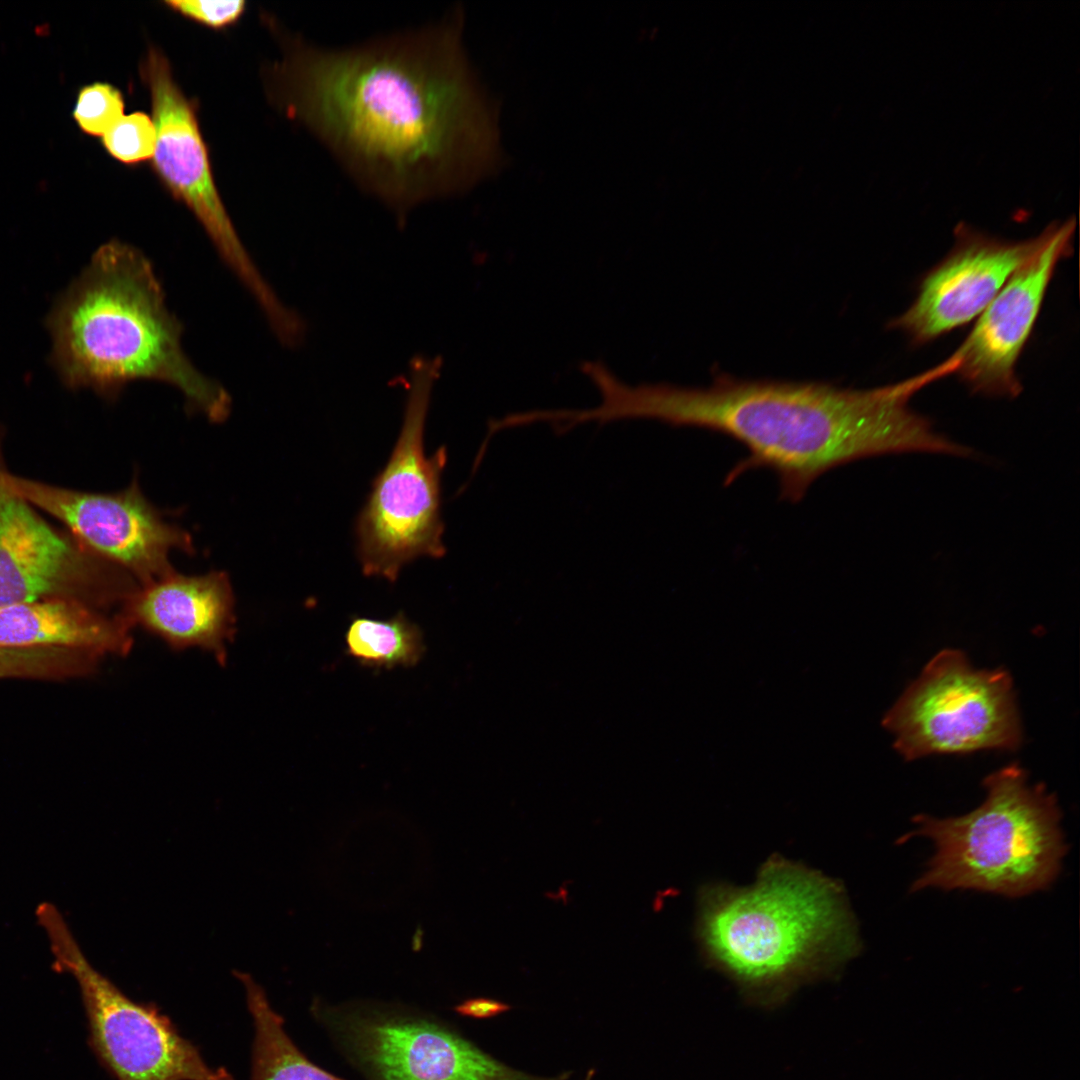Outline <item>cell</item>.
Masks as SVG:
<instances>
[{
  "label": "cell",
  "mask_w": 1080,
  "mask_h": 1080,
  "mask_svg": "<svg viewBox=\"0 0 1080 1080\" xmlns=\"http://www.w3.org/2000/svg\"><path fill=\"white\" fill-rule=\"evenodd\" d=\"M464 13L346 48L296 36L271 96L400 226L426 201L464 194L505 163L499 108L463 44Z\"/></svg>",
  "instance_id": "6da1fadb"
},
{
  "label": "cell",
  "mask_w": 1080,
  "mask_h": 1080,
  "mask_svg": "<svg viewBox=\"0 0 1080 1080\" xmlns=\"http://www.w3.org/2000/svg\"><path fill=\"white\" fill-rule=\"evenodd\" d=\"M934 381L930 371L872 389L827 383L747 381L727 376L705 388L641 383L629 388L632 419L709 429L748 450L725 478L755 468L776 473L780 496L797 502L827 471L883 454L931 452L963 456L965 448L932 428L909 399Z\"/></svg>",
  "instance_id": "7a4b0ae2"
},
{
  "label": "cell",
  "mask_w": 1080,
  "mask_h": 1080,
  "mask_svg": "<svg viewBox=\"0 0 1080 1080\" xmlns=\"http://www.w3.org/2000/svg\"><path fill=\"white\" fill-rule=\"evenodd\" d=\"M695 929L705 961L768 1007L838 974L861 949L841 882L778 854L749 886L701 887Z\"/></svg>",
  "instance_id": "3957f363"
},
{
  "label": "cell",
  "mask_w": 1080,
  "mask_h": 1080,
  "mask_svg": "<svg viewBox=\"0 0 1080 1080\" xmlns=\"http://www.w3.org/2000/svg\"><path fill=\"white\" fill-rule=\"evenodd\" d=\"M53 360L72 387L117 395L129 382L176 387L212 422L230 414L231 397L185 354L182 326L166 305L150 260L119 240L100 246L49 319Z\"/></svg>",
  "instance_id": "277c9868"
},
{
  "label": "cell",
  "mask_w": 1080,
  "mask_h": 1080,
  "mask_svg": "<svg viewBox=\"0 0 1080 1080\" xmlns=\"http://www.w3.org/2000/svg\"><path fill=\"white\" fill-rule=\"evenodd\" d=\"M985 801L960 817L918 816L914 834L935 853L913 890L966 888L1022 896L1046 888L1059 872L1065 844L1057 801L1028 785L1016 763L984 779Z\"/></svg>",
  "instance_id": "5b68a950"
},
{
  "label": "cell",
  "mask_w": 1080,
  "mask_h": 1080,
  "mask_svg": "<svg viewBox=\"0 0 1080 1080\" xmlns=\"http://www.w3.org/2000/svg\"><path fill=\"white\" fill-rule=\"evenodd\" d=\"M439 356L409 363L404 419L397 442L356 522L357 553L366 576L394 582L413 560L446 553L442 541L441 474L447 450L426 456L424 430Z\"/></svg>",
  "instance_id": "8992f818"
},
{
  "label": "cell",
  "mask_w": 1080,
  "mask_h": 1080,
  "mask_svg": "<svg viewBox=\"0 0 1080 1080\" xmlns=\"http://www.w3.org/2000/svg\"><path fill=\"white\" fill-rule=\"evenodd\" d=\"M905 760L984 749L1014 751L1023 733L1010 673L977 670L959 650L935 655L886 713Z\"/></svg>",
  "instance_id": "52a82bcc"
},
{
  "label": "cell",
  "mask_w": 1080,
  "mask_h": 1080,
  "mask_svg": "<svg viewBox=\"0 0 1080 1080\" xmlns=\"http://www.w3.org/2000/svg\"><path fill=\"white\" fill-rule=\"evenodd\" d=\"M57 970L80 988L89 1045L116 1080H234L225 1067L212 1068L198 1047L153 1004L127 997L86 959L60 912L50 903L37 909Z\"/></svg>",
  "instance_id": "ba28073f"
},
{
  "label": "cell",
  "mask_w": 1080,
  "mask_h": 1080,
  "mask_svg": "<svg viewBox=\"0 0 1080 1080\" xmlns=\"http://www.w3.org/2000/svg\"><path fill=\"white\" fill-rule=\"evenodd\" d=\"M140 74L151 97L156 145L152 167L169 193L202 225L219 255L258 302L270 324L283 322L288 308L263 278L242 244L213 179L197 105L175 81L167 57L150 48Z\"/></svg>",
  "instance_id": "9c48e42d"
},
{
  "label": "cell",
  "mask_w": 1080,
  "mask_h": 1080,
  "mask_svg": "<svg viewBox=\"0 0 1080 1080\" xmlns=\"http://www.w3.org/2000/svg\"><path fill=\"white\" fill-rule=\"evenodd\" d=\"M0 487L63 522L90 550L117 564L142 585L174 569L172 550L192 553L190 535L166 522L136 481L99 494L54 487L0 470Z\"/></svg>",
  "instance_id": "30bf717a"
},
{
  "label": "cell",
  "mask_w": 1080,
  "mask_h": 1080,
  "mask_svg": "<svg viewBox=\"0 0 1080 1080\" xmlns=\"http://www.w3.org/2000/svg\"><path fill=\"white\" fill-rule=\"evenodd\" d=\"M134 588L130 575L102 568L0 487V608L65 599L101 610L121 604Z\"/></svg>",
  "instance_id": "8fae6325"
},
{
  "label": "cell",
  "mask_w": 1080,
  "mask_h": 1080,
  "mask_svg": "<svg viewBox=\"0 0 1080 1080\" xmlns=\"http://www.w3.org/2000/svg\"><path fill=\"white\" fill-rule=\"evenodd\" d=\"M1074 222L1045 231L1040 249L1006 282L953 355L951 373L974 392L1014 398L1022 390L1017 360L1027 343L1058 262L1071 253Z\"/></svg>",
  "instance_id": "7c38bea8"
},
{
  "label": "cell",
  "mask_w": 1080,
  "mask_h": 1080,
  "mask_svg": "<svg viewBox=\"0 0 1080 1080\" xmlns=\"http://www.w3.org/2000/svg\"><path fill=\"white\" fill-rule=\"evenodd\" d=\"M1044 239L1045 232L1008 242L959 228L949 254L926 274L916 299L891 326L923 344L972 321Z\"/></svg>",
  "instance_id": "4fadbf2b"
},
{
  "label": "cell",
  "mask_w": 1080,
  "mask_h": 1080,
  "mask_svg": "<svg viewBox=\"0 0 1080 1080\" xmlns=\"http://www.w3.org/2000/svg\"><path fill=\"white\" fill-rule=\"evenodd\" d=\"M118 614L131 630L140 627L174 650H205L219 664L226 663L236 631L232 586L220 571L195 576L172 571L138 585Z\"/></svg>",
  "instance_id": "5bb4252c"
},
{
  "label": "cell",
  "mask_w": 1080,
  "mask_h": 1080,
  "mask_svg": "<svg viewBox=\"0 0 1080 1080\" xmlns=\"http://www.w3.org/2000/svg\"><path fill=\"white\" fill-rule=\"evenodd\" d=\"M361 1055L382 1080H566L515 1070L467 1040L422 1021L383 1020L360 1025Z\"/></svg>",
  "instance_id": "9a60e30c"
},
{
  "label": "cell",
  "mask_w": 1080,
  "mask_h": 1080,
  "mask_svg": "<svg viewBox=\"0 0 1080 1080\" xmlns=\"http://www.w3.org/2000/svg\"><path fill=\"white\" fill-rule=\"evenodd\" d=\"M131 631L118 613L108 616L75 600H37L0 608V647L125 656L133 644Z\"/></svg>",
  "instance_id": "2e32d148"
},
{
  "label": "cell",
  "mask_w": 1080,
  "mask_h": 1080,
  "mask_svg": "<svg viewBox=\"0 0 1080 1080\" xmlns=\"http://www.w3.org/2000/svg\"><path fill=\"white\" fill-rule=\"evenodd\" d=\"M235 975L244 986L254 1025L251 1080H339L310 1062L293 1043L262 987L249 974Z\"/></svg>",
  "instance_id": "e0dca14e"
},
{
  "label": "cell",
  "mask_w": 1080,
  "mask_h": 1080,
  "mask_svg": "<svg viewBox=\"0 0 1080 1080\" xmlns=\"http://www.w3.org/2000/svg\"><path fill=\"white\" fill-rule=\"evenodd\" d=\"M346 645L361 664L386 668L413 666L425 650L422 631L401 612L388 620L353 618Z\"/></svg>",
  "instance_id": "ac0fdd59"
},
{
  "label": "cell",
  "mask_w": 1080,
  "mask_h": 1080,
  "mask_svg": "<svg viewBox=\"0 0 1080 1080\" xmlns=\"http://www.w3.org/2000/svg\"><path fill=\"white\" fill-rule=\"evenodd\" d=\"M101 657L66 648L0 647V679L68 680L96 672Z\"/></svg>",
  "instance_id": "d6986e66"
},
{
  "label": "cell",
  "mask_w": 1080,
  "mask_h": 1080,
  "mask_svg": "<svg viewBox=\"0 0 1080 1080\" xmlns=\"http://www.w3.org/2000/svg\"><path fill=\"white\" fill-rule=\"evenodd\" d=\"M121 91L107 82H93L78 91L72 117L80 130L101 137L124 116Z\"/></svg>",
  "instance_id": "ffe728a7"
},
{
  "label": "cell",
  "mask_w": 1080,
  "mask_h": 1080,
  "mask_svg": "<svg viewBox=\"0 0 1080 1080\" xmlns=\"http://www.w3.org/2000/svg\"><path fill=\"white\" fill-rule=\"evenodd\" d=\"M107 153L126 165H137L153 158L156 131L152 118L136 111L120 118L103 136Z\"/></svg>",
  "instance_id": "44dd1931"
},
{
  "label": "cell",
  "mask_w": 1080,
  "mask_h": 1080,
  "mask_svg": "<svg viewBox=\"0 0 1080 1080\" xmlns=\"http://www.w3.org/2000/svg\"><path fill=\"white\" fill-rule=\"evenodd\" d=\"M164 4L180 15L212 29H223L235 24L246 7L243 0H167Z\"/></svg>",
  "instance_id": "7402d4cb"
},
{
  "label": "cell",
  "mask_w": 1080,
  "mask_h": 1080,
  "mask_svg": "<svg viewBox=\"0 0 1080 1080\" xmlns=\"http://www.w3.org/2000/svg\"><path fill=\"white\" fill-rule=\"evenodd\" d=\"M464 1013L474 1016H490L507 1009V1006L491 999H473L460 1008Z\"/></svg>",
  "instance_id": "603a6c76"
},
{
  "label": "cell",
  "mask_w": 1080,
  "mask_h": 1080,
  "mask_svg": "<svg viewBox=\"0 0 1080 1080\" xmlns=\"http://www.w3.org/2000/svg\"><path fill=\"white\" fill-rule=\"evenodd\" d=\"M339 1080H343V1079H340V1078H339Z\"/></svg>",
  "instance_id": "cb8c5ba5"
}]
</instances>
